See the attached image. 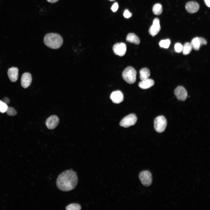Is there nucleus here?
<instances>
[{
  "label": "nucleus",
  "instance_id": "1",
  "mask_svg": "<svg viewBox=\"0 0 210 210\" xmlns=\"http://www.w3.org/2000/svg\"><path fill=\"white\" fill-rule=\"evenodd\" d=\"M78 182L76 172L71 169L65 171L60 174L57 179L56 184L59 190L68 192L74 189Z\"/></svg>",
  "mask_w": 210,
  "mask_h": 210
},
{
  "label": "nucleus",
  "instance_id": "2",
  "mask_svg": "<svg viewBox=\"0 0 210 210\" xmlns=\"http://www.w3.org/2000/svg\"><path fill=\"white\" fill-rule=\"evenodd\" d=\"M43 41L46 46L53 49L59 48L63 43V39L62 36L55 33L46 34L44 37Z\"/></svg>",
  "mask_w": 210,
  "mask_h": 210
},
{
  "label": "nucleus",
  "instance_id": "3",
  "mask_svg": "<svg viewBox=\"0 0 210 210\" xmlns=\"http://www.w3.org/2000/svg\"><path fill=\"white\" fill-rule=\"evenodd\" d=\"M136 71L133 67L129 66L126 68L122 73L123 79L128 83L132 84L136 81Z\"/></svg>",
  "mask_w": 210,
  "mask_h": 210
},
{
  "label": "nucleus",
  "instance_id": "4",
  "mask_svg": "<svg viewBox=\"0 0 210 210\" xmlns=\"http://www.w3.org/2000/svg\"><path fill=\"white\" fill-rule=\"evenodd\" d=\"M167 124V120L162 116H158L154 121V127L155 130L159 133L162 132L165 130Z\"/></svg>",
  "mask_w": 210,
  "mask_h": 210
},
{
  "label": "nucleus",
  "instance_id": "5",
  "mask_svg": "<svg viewBox=\"0 0 210 210\" xmlns=\"http://www.w3.org/2000/svg\"><path fill=\"white\" fill-rule=\"evenodd\" d=\"M139 178L142 184L145 186H148L152 183V174L148 170L141 172L139 175Z\"/></svg>",
  "mask_w": 210,
  "mask_h": 210
},
{
  "label": "nucleus",
  "instance_id": "6",
  "mask_svg": "<svg viewBox=\"0 0 210 210\" xmlns=\"http://www.w3.org/2000/svg\"><path fill=\"white\" fill-rule=\"evenodd\" d=\"M137 120L136 115L134 114H131L123 118L121 121L120 124L121 126L128 127L134 125Z\"/></svg>",
  "mask_w": 210,
  "mask_h": 210
},
{
  "label": "nucleus",
  "instance_id": "7",
  "mask_svg": "<svg viewBox=\"0 0 210 210\" xmlns=\"http://www.w3.org/2000/svg\"><path fill=\"white\" fill-rule=\"evenodd\" d=\"M126 46L123 43H117L115 44L113 47L114 53L120 56L124 55L126 51Z\"/></svg>",
  "mask_w": 210,
  "mask_h": 210
},
{
  "label": "nucleus",
  "instance_id": "8",
  "mask_svg": "<svg viewBox=\"0 0 210 210\" xmlns=\"http://www.w3.org/2000/svg\"><path fill=\"white\" fill-rule=\"evenodd\" d=\"M174 93L177 98L179 100L184 101L187 98V91L183 86L177 87L175 89Z\"/></svg>",
  "mask_w": 210,
  "mask_h": 210
},
{
  "label": "nucleus",
  "instance_id": "9",
  "mask_svg": "<svg viewBox=\"0 0 210 210\" xmlns=\"http://www.w3.org/2000/svg\"><path fill=\"white\" fill-rule=\"evenodd\" d=\"M207 43V42L204 38L200 37L194 38L190 43L192 48L196 50H199L201 46L206 45Z\"/></svg>",
  "mask_w": 210,
  "mask_h": 210
},
{
  "label": "nucleus",
  "instance_id": "10",
  "mask_svg": "<svg viewBox=\"0 0 210 210\" xmlns=\"http://www.w3.org/2000/svg\"><path fill=\"white\" fill-rule=\"evenodd\" d=\"M160 29V20L158 18H156L154 19L153 24L149 29V33L152 36H154L159 33Z\"/></svg>",
  "mask_w": 210,
  "mask_h": 210
},
{
  "label": "nucleus",
  "instance_id": "11",
  "mask_svg": "<svg viewBox=\"0 0 210 210\" xmlns=\"http://www.w3.org/2000/svg\"><path fill=\"white\" fill-rule=\"evenodd\" d=\"M59 121V119L57 116L52 115L47 119L46 124L48 129L52 130L58 125Z\"/></svg>",
  "mask_w": 210,
  "mask_h": 210
},
{
  "label": "nucleus",
  "instance_id": "12",
  "mask_svg": "<svg viewBox=\"0 0 210 210\" xmlns=\"http://www.w3.org/2000/svg\"><path fill=\"white\" fill-rule=\"evenodd\" d=\"M21 85L22 87L26 88L29 86L32 81L31 74L28 72L23 73L21 78Z\"/></svg>",
  "mask_w": 210,
  "mask_h": 210
},
{
  "label": "nucleus",
  "instance_id": "13",
  "mask_svg": "<svg viewBox=\"0 0 210 210\" xmlns=\"http://www.w3.org/2000/svg\"><path fill=\"white\" fill-rule=\"evenodd\" d=\"M110 98L113 103L119 104L123 101L124 96L121 91L118 90L113 92L110 95Z\"/></svg>",
  "mask_w": 210,
  "mask_h": 210
},
{
  "label": "nucleus",
  "instance_id": "14",
  "mask_svg": "<svg viewBox=\"0 0 210 210\" xmlns=\"http://www.w3.org/2000/svg\"><path fill=\"white\" fill-rule=\"evenodd\" d=\"M8 74L10 80L12 82H15L18 80V69L17 67H12L8 71Z\"/></svg>",
  "mask_w": 210,
  "mask_h": 210
},
{
  "label": "nucleus",
  "instance_id": "15",
  "mask_svg": "<svg viewBox=\"0 0 210 210\" xmlns=\"http://www.w3.org/2000/svg\"><path fill=\"white\" fill-rule=\"evenodd\" d=\"M186 10L189 13H194L197 12L199 10L200 6L196 2L191 1L188 2L186 5Z\"/></svg>",
  "mask_w": 210,
  "mask_h": 210
},
{
  "label": "nucleus",
  "instance_id": "16",
  "mask_svg": "<svg viewBox=\"0 0 210 210\" xmlns=\"http://www.w3.org/2000/svg\"><path fill=\"white\" fill-rule=\"evenodd\" d=\"M154 84V81L148 78L143 80H142L139 83V87L144 89L149 88L152 86Z\"/></svg>",
  "mask_w": 210,
  "mask_h": 210
},
{
  "label": "nucleus",
  "instance_id": "17",
  "mask_svg": "<svg viewBox=\"0 0 210 210\" xmlns=\"http://www.w3.org/2000/svg\"><path fill=\"white\" fill-rule=\"evenodd\" d=\"M126 40L128 42L137 45L139 44L140 43L139 38L133 33L128 34L127 35Z\"/></svg>",
  "mask_w": 210,
  "mask_h": 210
},
{
  "label": "nucleus",
  "instance_id": "18",
  "mask_svg": "<svg viewBox=\"0 0 210 210\" xmlns=\"http://www.w3.org/2000/svg\"><path fill=\"white\" fill-rule=\"evenodd\" d=\"M139 74L140 78L142 80L148 78L150 75V72L148 69L144 68L140 70Z\"/></svg>",
  "mask_w": 210,
  "mask_h": 210
},
{
  "label": "nucleus",
  "instance_id": "19",
  "mask_svg": "<svg viewBox=\"0 0 210 210\" xmlns=\"http://www.w3.org/2000/svg\"><path fill=\"white\" fill-rule=\"evenodd\" d=\"M192 47L190 43L186 42L184 45L183 48V53L184 55L189 54L191 51Z\"/></svg>",
  "mask_w": 210,
  "mask_h": 210
},
{
  "label": "nucleus",
  "instance_id": "20",
  "mask_svg": "<svg viewBox=\"0 0 210 210\" xmlns=\"http://www.w3.org/2000/svg\"><path fill=\"white\" fill-rule=\"evenodd\" d=\"M153 11L155 15H160L162 11V6L159 4H155L153 8Z\"/></svg>",
  "mask_w": 210,
  "mask_h": 210
},
{
  "label": "nucleus",
  "instance_id": "21",
  "mask_svg": "<svg viewBox=\"0 0 210 210\" xmlns=\"http://www.w3.org/2000/svg\"><path fill=\"white\" fill-rule=\"evenodd\" d=\"M81 209L80 205L77 203L71 204L67 206L66 209L67 210H80Z\"/></svg>",
  "mask_w": 210,
  "mask_h": 210
},
{
  "label": "nucleus",
  "instance_id": "22",
  "mask_svg": "<svg viewBox=\"0 0 210 210\" xmlns=\"http://www.w3.org/2000/svg\"><path fill=\"white\" fill-rule=\"evenodd\" d=\"M170 43V40L169 39H167L161 40L159 44L161 47L167 48L169 47Z\"/></svg>",
  "mask_w": 210,
  "mask_h": 210
},
{
  "label": "nucleus",
  "instance_id": "23",
  "mask_svg": "<svg viewBox=\"0 0 210 210\" xmlns=\"http://www.w3.org/2000/svg\"><path fill=\"white\" fill-rule=\"evenodd\" d=\"M6 112L9 116H15L17 113L16 110L14 108L12 107H8Z\"/></svg>",
  "mask_w": 210,
  "mask_h": 210
},
{
  "label": "nucleus",
  "instance_id": "24",
  "mask_svg": "<svg viewBox=\"0 0 210 210\" xmlns=\"http://www.w3.org/2000/svg\"><path fill=\"white\" fill-rule=\"evenodd\" d=\"M7 104L3 101L0 100V112L3 113L6 112L8 108Z\"/></svg>",
  "mask_w": 210,
  "mask_h": 210
},
{
  "label": "nucleus",
  "instance_id": "25",
  "mask_svg": "<svg viewBox=\"0 0 210 210\" xmlns=\"http://www.w3.org/2000/svg\"><path fill=\"white\" fill-rule=\"evenodd\" d=\"M183 46L180 43H176L174 46L175 51L178 53H180L182 51Z\"/></svg>",
  "mask_w": 210,
  "mask_h": 210
},
{
  "label": "nucleus",
  "instance_id": "26",
  "mask_svg": "<svg viewBox=\"0 0 210 210\" xmlns=\"http://www.w3.org/2000/svg\"><path fill=\"white\" fill-rule=\"evenodd\" d=\"M132 13H130L127 10H125L123 13V15L125 18H128L131 17L132 16Z\"/></svg>",
  "mask_w": 210,
  "mask_h": 210
},
{
  "label": "nucleus",
  "instance_id": "27",
  "mask_svg": "<svg viewBox=\"0 0 210 210\" xmlns=\"http://www.w3.org/2000/svg\"><path fill=\"white\" fill-rule=\"evenodd\" d=\"M118 8V5L117 3H115L111 7L112 10L114 12H116Z\"/></svg>",
  "mask_w": 210,
  "mask_h": 210
},
{
  "label": "nucleus",
  "instance_id": "28",
  "mask_svg": "<svg viewBox=\"0 0 210 210\" xmlns=\"http://www.w3.org/2000/svg\"><path fill=\"white\" fill-rule=\"evenodd\" d=\"M3 101L6 104H8L10 102L9 99L6 97H4L3 99Z\"/></svg>",
  "mask_w": 210,
  "mask_h": 210
},
{
  "label": "nucleus",
  "instance_id": "29",
  "mask_svg": "<svg viewBox=\"0 0 210 210\" xmlns=\"http://www.w3.org/2000/svg\"><path fill=\"white\" fill-rule=\"evenodd\" d=\"M204 2L206 5L209 7H210V0H204Z\"/></svg>",
  "mask_w": 210,
  "mask_h": 210
},
{
  "label": "nucleus",
  "instance_id": "30",
  "mask_svg": "<svg viewBox=\"0 0 210 210\" xmlns=\"http://www.w3.org/2000/svg\"><path fill=\"white\" fill-rule=\"evenodd\" d=\"M59 0H47V1L50 3H55L57 1H58Z\"/></svg>",
  "mask_w": 210,
  "mask_h": 210
},
{
  "label": "nucleus",
  "instance_id": "31",
  "mask_svg": "<svg viewBox=\"0 0 210 210\" xmlns=\"http://www.w3.org/2000/svg\"><path fill=\"white\" fill-rule=\"evenodd\" d=\"M109 0L110 1H115V0Z\"/></svg>",
  "mask_w": 210,
  "mask_h": 210
}]
</instances>
